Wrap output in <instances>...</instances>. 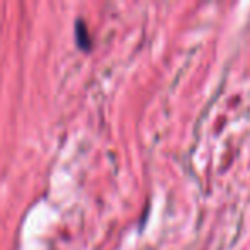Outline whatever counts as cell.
Listing matches in <instances>:
<instances>
[{
    "label": "cell",
    "mask_w": 250,
    "mask_h": 250,
    "mask_svg": "<svg viewBox=\"0 0 250 250\" xmlns=\"http://www.w3.org/2000/svg\"><path fill=\"white\" fill-rule=\"evenodd\" d=\"M77 42H79V46L81 48H89V35H87V28L86 24H83V21L77 22Z\"/></svg>",
    "instance_id": "1"
}]
</instances>
